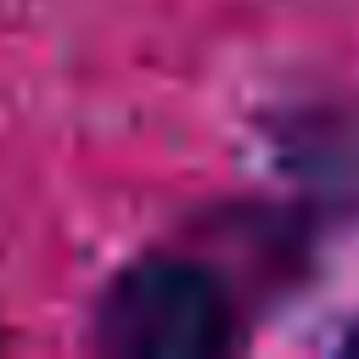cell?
I'll return each instance as SVG.
<instances>
[{
	"mask_svg": "<svg viewBox=\"0 0 359 359\" xmlns=\"http://www.w3.org/2000/svg\"><path fill=\"white\" fill-rule=\"evenodd\" d=\"M90 337L118 359H219L247 348L236 280L180 247L135 252L95 297Z\"/></svg>",
	"mask_w": 359,
	"mask_h": 359,
	"instance_id": "1",
	"label": "cell"
},
{
	"mask_svg": "<svg viewBox=\"0 0 359 359\" xmlns=\"http://www.w3.org/2000/svg\"><path fill=\"white\" fill-rule=\"evenodd\" d=\"M337 348H342V353H359V320H353V325L337 337Z\"/></svg>",
	"mask_w": 359,
	"mask_h": 359,
	"instance_id": "2",
	"label": "cell"
}]
</instances>
